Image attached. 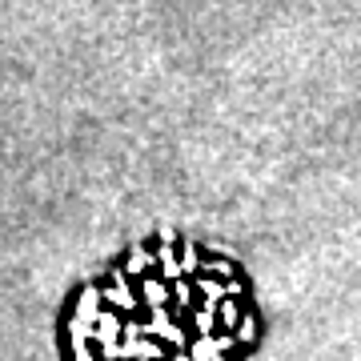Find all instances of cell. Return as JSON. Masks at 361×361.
Masks as SVG:
<instances>
[{"label": "cell", "mask_w": 361, "mask_h": 361, "mask_svg": "<svg viewBox=\"0 0 361 361\" xmlns=\"http://www.w3.org/2000/svg\"><path fill=\"white\" fill-rule=\"evenodd\" d=\"M249 341L237 269L189 241H153L113 261L65 317L68 361H237Z\"/></svg>", "instance_id": "1"}]
</instances>
